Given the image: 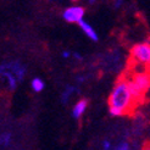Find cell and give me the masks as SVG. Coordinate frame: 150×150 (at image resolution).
I'll return each instance as SVG.
<instances>
[{
	"label": "cell",
	"mask_w": 150,
	"mask_h": 150,
	"mask_svg": "<svg viewBox=\"0 0 150 150\" xmlns=\"http://www.w3.org/2000/svg\"><path fill=\"white\" fill-rule=\"evenodd\" d=\"M126 73L129 76V78L133 81V83L136 84V87L139 89V91L144 95H146L148 91L150 89V72L136 73V74H131L128 72H126Z\"/></svg>",
	"instance_id": "3957f363"
},
{
	"label": "cell",
	"mask_w": 150,
	"mask_h": 150,
	"mask_svg": "<svg viewBox=\"0 0 150 150\" xmlns=\"http://www.w3.org/2000/svg\"><path fill=\"white\" fill-rule=\"evenodd\" d=\"M84 16V9L82 6H71L66 9L62 13V17L65 21L70 22V23H78L81 20H83Z\"/></svg>",
	"instance_id": "277c9868"
},
{
	"label": "cell",
	"mask_w": 150,
	"mask_h": 150,
	"mask_svg": "<svg viewBox=\"0 0 150 150\" xmlns=\"http://www.w3.org/2000/svg\"><path fill=\"white\" fill-rule=\"evenodd\" d=\"M88 1L91 3V4H93V3H95V1H96V0H88Z\"/></svg>",
	"instance_id": "2e32d148"
},
{
	"label": "cell",
	"mask_w": 150,
	"mask_h": 150,
	"mask_svg": "<svg viewBox=\"0 0 150 150\" xmlns=\"http://www.w3.org/2000/svg\"><path fill=\"white\" fill-rule=\"evenodd\" d=\"M70 55H71V54H70V52H69V51H65V52H62V56H64L65 59H66V57H69Z\"/></svg>",
	"instance_id": "5bb4252c"
},
{
	"label": "cell",
	"mask_w": 150,
	"mask_h": 150,
	"mask_svg": "<svg viewBox=\"0 0 150 150\" xmlns=\"http://www.w3.org/2000/svg\"><path fill=\"white\" fill-rule=\"evenodd\" d=\"M0 77H4L7 81V83H9V87H10L11 91H15V89H16L18 79L9 69H7L5 64L0 66Z\"/></svg>",
	"instance_id": "5b68a950"
},
{
	"label": "cell",
	"mask_w": 150,
	"mask_h": 150,
	"mask_svg": "<svg viewBox=\"0 0 150 150\" xmlns=\"http://www.w3.org/2000/svg\"><path fill=\"white\" fill-rule=\"evenodd\" d=\"M129 59L150 67V42L136 44L129 51Z\"/></svg>",
	"instance_id": "7a4b0ae2"
},
{
	"label": "cell",
	"mask_w": 150,
	"mask_h": 150,
	"mask_svg": "<svg viewBox=\"0 0 150 150\" xmlns=\"http://www.w3.org/2000/svg\"><path fill=\"white\" fill-rule=\"evenodd\" d=\"M74 91H76V88H74V87H67V88L65 89L64 93L61 94V100H62L64 104H66L67 101L70 100V96L73 94Z\"/></svg>",
	"instance_id": "9c48e42d"
},
{
	"label": "cell",
	"mask_w": 150,
	"mask_h": 150,
	"mask_svg": "<svg viewBox=\"0 0 150 150\" xmlns=\"http://www.w3.org/2000/svg\"><path fill=\"white\" fill-rule=\"evenodd\" d=\"M103 146H104V150H110V148H111V144H110V142H109V140H104V143H103Z\"/></svg>",
	"instance_id": "4fadbf2b"
},
{
	"label": "cell",
	"mask_w": 150,
	"mask_h": 150,
	"mask_svg": "<svg viewBox=\"0 0 150 150\" xmlns=\"http://www.w3.org/2000/svg\"><path fill=\"white\" fill-rule=\"evenodd\" d=\"M31 87L33 88V91L34 92H42L43 89H44V82L40 79V78H34L32 81V83H31Z\"/></svg>",
	"instance_id": "30bf717a"
},
{
	"label": "cell",
	"mask_w": 150,
	"mask_h": 150,
	"mask_svg": "<svg viewBox=\"0 0 150 150\" xmlns=\"http://www.w3.org/2000/svg\"><path fill=\"white\" fill-rule=\"evenodd\" d=\"M87 106H88V100H87V99L79 100V101L73 106L72 116H73L74 118H79L82 115L84 114V111L87 110Z\"/></svg>",
	"instance_id": "ba28073f"
},
{
	"label": "cell",
	"mask_w": 150,
	"mask_h": 150,
	"mask_svg": "<svg viewBox=\"0 0 150 150\" xmlns=\"http://www.w3.org/2000/svg\"><path fill=\"white\" fill-rule=\"evenodd\" d=\"M72 1H78V0H72Z\"/></svg>",
	"instance_id": "e0dca14e"
},
{
	"label": "cell",
	"mask_w": 150,
	"mask_h": 150,
	"mask_svg": "<svg viewBox=\"0 0 150 150\" xmlns=\"http://www.w3.org/2000/svg\"><path fill=\"white\" fill-rule=\"evenodd\" d=\"M10 142H11V134L10 133H4L0 136V145H9L10 144Z\"/></svg>",
	"instance_id": "8fae6325"
},
{
	"label": "cell",
	"mask_w": 150,
	"mask_h": 150,
	"mask_svg": "<svg viewBox=\"0 0 150 150\" xmlns=\"http://www.w3.org/2000/svg\"><path fill=\"white\" fill-rule=\"evenodd\" d=\"M73 56H74V57H76L77 60H81V59H82V56H81L79 54H77V52H74V54H73Z\"/></svg>",
	"instance_id": "9a60e30c"
},
{
	"label": "cell",
	"mask_w": 150,
	"mask_h": 150,
	"mask_svg": "<svg viewBox=\"0 0 150 150\" xmlns=\"http://www.w3.org/2000/svg\"><path fill=\"white\" fill-rule=\"evenodd\" d=\"M78 25H79V27L82 28V31H83L89 38H91L92 40H94V42H98V39H99V37H98V34H96V32L94 31V28L89 25V23H87L86 21H83V20H81L79 22H78Z\"/></svg>",
	"instance_id": "52a82bcc"
},
{
	"label": "cell",
	"mask_w": 150,
	"mask_h": 150,
	"mask_svg": "<svg viewBox=\"0 0 150 150\" xmlns=\"http://www.w3.org/2000/svg\"><path fill=\"white\" fill-rule=\"evenodd\" d=\"M5 65H6L7 69H9L15 76L17 77L18 82H21L22 79H23V77H25V66L22 65L21 62L13 61V62H7Z\"/></svg>",
	"instance_id": "8992f818"
},
{
	"label": "cell",
	"mask_w": 150,
	"mask_h": 150,
	"mask_svg": "<svg viewBox=\"0 0 150 150\" xmlns=\"http://www.w3.org/2000/svg\"><path fill=\"white\" fill-rule=\"evenodd\" d=\"M114 150H129V145L123 142V143H121L120 145H117V148L114 149Z\"/></svg>",
	"instance_id": "7c38bea8"
},
{
	"label": "cell",
	"mask_w": 150,
	"mask_h": 150,
	"mask_svg": "<svg viewBox=\"0 0 150 150\" xmlns=\"http://www.w3.org/2000/svg\"><path fill=\"white\" fill-rule=\"evenodd\" d=\"M138 106L129 92L127 78L122 73L109 96V111L112 116L131 115Z\"/></svg>",
	"instance_id": "6da1fadb"
}]
</instances>
